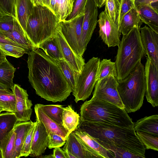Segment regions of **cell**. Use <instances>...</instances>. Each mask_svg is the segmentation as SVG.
I'll list each match as a JSON object with an SVG mask.
<instances>
[{
    "label": "cell",
    "instance_id": "83f0119b",
    "mask_svg": "<svg viewBox=\"0 0 158 158\" xmlns=\"http://www.w3.org/2000/svg\"><path fill=\"white\" fill-rule=\"evenodd\" d=\"M15 70L16 69L7 59L0 65V83L12 91L14 85L13 79Z\"/></svg>",
    "mask_w": 158,
    "mask_h": 158
},
{
    "label": "cell",
    "instance_id": "f35d334b",
    "mask_svg": "<svg viewBox=\"0 0 158 158\" xmlns=\"http://www.w3.org/2000/svg\"><path fill=\"white\" fill-rule=\"evenodd\" d=\"M0 105L3 111L14 112L15 110V100L14 94H1L0 95Z\"/></svg>",
    "mask_w": 158,
    "mask_h": 158
},
{
    "label": "cell",
    "instance_id": "5bb4252c",
    "mask_svg": "<svg viewBox=\"0 0 158 158\" xmlns=\"http://www.w3.org/2000/svg\"><path fill=\"white\" fill-rule=\"evenodd\" d=\"M63 149L73 155L76 158H102L85 144L73 131L69 135Z\"/></svg>",
    "mask_w": 158,
    "mask_h": 158
},
{
    "label": "cell",
    "instance_id": "8992f818",
    "mask_svg": "<svg viewBox=\"0 0 158 158\" xmlns=\"http://www.w3.org/2000/svg\"><path fill=\"white\" fill-rule=\"evenodd\" d=\"M117 81L118 91L125 110L130 113L139 110L146 92L144 66L141 61L126 77Z\"/></svg>",
    "mask_w": 158,
    "mask_h": 158
},
{
    "label": "cell",
    "instance_id": "7402d4cb",
    "mask_svg": "<svg viewBox=\"0 0 158 158\" xmlns=\"http://www.w3.org/2000/svg\"><path fill=\"white\" fill-rule=\"evenodd\" d=\"M34 122L31 121L19 122L15 124L14 129L16 133L15 152L13 158L20 157V152L26 137Z\"/></svg>",
    "mask_w": 158,
    "mask_h": 158
},
{
    "label": "cell",
    "instance_id": "30bf717a",
    "mask_svg": "<svg viewBox=\"0 0 158 158\" xmlns=\"http://www.w3.org/2000/svg\"><path fill=\"white\" fill-rule=\"evenodd\" d=\"M98 22L99 35L102 41L108 47L118 46L121 34L118 26L110 18L105 9L99 14Z\"/></svg>",
    "mask_w": 158,
    "mask_h": 158
},
{
    "label": "cell",
    "instance_id": "4316f807",
    "mask_svg": "<svg viewBox=\"0 0 158 158\" xmlns=\"http://www.w3.org/2000/svg\"><path fill=\"white\" fill-rule=\"evenodd\" d=\"M80 116L71 105L64 107L62 114V125L70 133L77 128L80 122Z\"/></svg>",
    "mask_w": 158,
    "mask_h": 158
},
{
    "label": "cell",
    "instance_id": "f907efd6",
    "mask_svg": "<svg viewBox=\"0 0 158 158\" xmlns=\"http://www.w3.org/2000/svg\"><path fill=\"white\" fill-rule=\"evenodd\" d=\"M65 154V156L66 157V158H76L75 156H74L73 155L69 153V152L64 151Z\"/></svg>",
    "mask_w": 158,
    "mask_h": 158
},
{
    "label": "cell",
    "instance_id": "11a10c76",
    "mask_svg": "<svg viewBox=\"0 0 158 158\" xmlns=\"http://www.w3.org/2000/svg\"><path fill=\"white\" fill-rule=\"evenodd\" d=\"M132 1H134V2H135V0H131Z\"/></svg>",
    "mask_w": 158,
    "mask_h": 158
},
{
    "label": "cell",
    "instance_id": "2e32d148",
    "mask_svg": "<svg viewBox=\"0 0 158 158\" xmlns=\"http://www.w3.org/2000/svg\"><path fill=\"white\" fill-rule=\"evenodd\" d=\"M56 36L64 60L75 72L80 73L85 64V60L69 45L60 31L59 24Z\"/></svg>",
    "mask_w": 158,
    "mask_h": 158
},
{
    "label": "cell",
    "instance_id": "9a60e30c",
    "mask_svg": "<svg viewBox=\"0 0 158 158\" xmlns=\"http://www.w3.org/2000/svg\"><path fill=\"white\" fill-rule=\"evenodd\" d=\"M142 43L145 55L158 68V33L146 25L140 28Z\"/></svg>",
    "mask_w": 158,
    "mask_h": 158
},
{
    "label": "cell",
    "instance_id": "f546056e",
    "mask_svg": "<svg viewBox=\"0 0 158 158\" xmlns=\"http://www.w3.org/2000/svg\"><path fill=\"white\" fill-rule=\"evenodd\" d=\"M16 136L14 128L2 140L0 143L2 158H13Z\"/></svg>",
    "mask_w": 158,
    "mask_h": 158
},
{
    "label": "cell",
    "instance_id": "681fc988",
    "mask_svg": "<svg viewBox=\"0 0 158 158\" xmlns=\"http://www.w3.org/2000/svg\"><path fill=\"white\" fill-rule=\"evenodd\" d=\"M1 94L13 95L14 94L12 91L10 89L8 90L0 89V95Z\"/></svg>",
    "mask_w": 158,
    "mask_h": 158
},
{
    "label": "cell",
    "instance_id": "d590c367",
    "mask_svg": "<svg viewBox=\"0 0 158 158\" xmlns=\"http://www.w3.org/2000/svg\"><path fill=\"white\" fill-rule=\"evenodd\" d=\"M121 2V0H105V9L110 18L116 23L119 15Z\"/></svg>",
    "mask_w": 158,
    "mask_h": 158
},
{
    "label": "cell",
    "instance_id": "7dc6e473",
    "mask_svg": "<svg viewBox=\"0 0 158 158\" xmlns=\"http://www.w3.org/2000/svg\"><path fill=\"white\" fill-rule=\"evenodd\" d=\"M98 7L100 8L105 5V0H93Z\"/></svg>",
    "mask_w": 158,
    "mask_h": 158
},
{
    "label": "cell",
    "instance_id": "277c9868",
    "mask_svg": "<svg viewBox=\"0 0 158 158\" xmlns=\"http://www.w3.org/2000/svg\"><path fill=\"white\" fill-rule=\"evenodd\" d=\"M60 21L47 7L34 6L28 19L25 32L32 49L39 48L43 42L56 35Z\"/></svg>",
    "mask_w": 158,
    "mask_h": 158
},
{
    "label": "cell",
    "instance_id": "9c48e42d",
    "mask_svg": "<svg viewBox=\"0 0 158 158\" xmlns=\"http://www.w3.org/2000/svg\"><path fill=\"white\" fill-rule=\"evenodd\" d=\"M118 81L114 76L97 81L92 97L110 103L122 108L124 106L117 89Z\"/></svg>",
    "mask_w": 158,
    "mask_h": 158
},
{
    "label": "cell",
    "instance_id": "3957f363",
    "mask_svg": "<svg viewBox=\"0 0 158 158\" xmlns=\"http://www.w3.org/2000/svg\"><path fill=\"white\" fill-rule=\"evenodd\" d=\"M80 120L103 123L122 127H133L134 123L128 113L110 103L92 97L80 108Z\"/></svg>",
    "mask_w": 158,
    "mask_h": 158
},
{
    "label": "cell",
    "instance_id": "bcb514c9",
    "mask_svg": "<svg viewBox=\"0 0 158 158\" xmlns=\"http://www.w3.org/2000/svg\"><path fill=\"white\" fill-rule=\"evenodd\" d=\"M0 43H6V44H11L12 45H13L14 46L19 47H21L22 48H24L23 47H22L21 45H19V44L15 42L12 40L9 39L8 38L6 37L0 31Z\"/></svg>",
    "mask_w": 158,
    "mask_h": 158
},
{
    "label": "cell",
    "instance_id": "836d02e7",
    "mask_svg": "<svg viewBox=\"0 0 158 158\" xmlns=\"http://www.w3.org/2000/svg\"><path fill=\"white\" fill-rule=\"evenodd\" d=\"M136 133L146 149L158 151V136L139 131Z\"/></svg>",
    "mask_w": 158,
    "mask_h": 158
},
{
    "label": "cell",
    "instance_id": "d6a6232c",
    "mask_svg": "<svg viewBox=\"0 0 158 158\" xmlns=\"http://www.w3.org/2000/svg\"><path fill=\"white\" fill-rule=\"evenodd\" d=\"M43 111L52 119L57 123L62 124V114L64 107L60 105H46L38 104Z\"/></svg>",
    "mask_w": 158,
    "mask_h": 158
},
{
    "label": "cell",
    "instance_id": "7c38bea8",
    "mask_svg": "<svg viewBox=\"0 0 158 158\" xmlns=\"http://www.w3.org/2000/svg\"><path fill=\"white\" fill-rule=\"evenodd\" d=\"M147 100L153 107L158 106V68L148 57L144 67Z\"/></svg>",
    "mask_w": 158,
    "mask_h": 158
},
{
    "label": "cell",
    "instance_id": "7bdbcfd3",
    "mask_svg": "<svg viewBox=\"0 0 158 158\" xmlns=\"http://www.w3.org/2000/svg\"><path fill=\"white\" fill-rule=\"evenodd\" d=\"M48 135L49 142L48 147L49 149L60 147L65 143L66 140L57 134L51 132Z\"/></svg>",
    "mask_w": 158,
    "mask_h": 158
},
{
    "label": "cell",
    "instance_id": "74e56055",
    "mask_svg": "<svg viewBox=\"0 0 158 158\" xmlns=\"http://www.w3.org/2000/svg\"><path fill=\"white\" fill-rule=\"evenodd\" d=\"M36 121L34 122L25 139L20 152V157H27L31 154V144Z\"/></svg>",
    "mask_w": 158,
    "mask_h": 158
},
{
    "label": "cell",
    "instance_id": "603a6c76",
    "mask_svg": "<svg viewBox=\"0 0 158 158\" xmlns=\"http://www.w3.org/2000/svg\"><path fill=\"white\" fill-rule=\"evenodd\" d=\"M133 128L135 132L139 131L158 136V115L145 116L134 123Z\"/></svg>",
    "mask_w": 158,
    "mask_h": 158
},
{
    "label": "cell",
    "instance_id": "6da1fadb",
    "mask_svg": "<svg viewBox=\"0 0 158 158\" xmlns=\"http://www.w3.org/2000/svg\"><path fill=\"white\" fill-rule=\"evenodd\" d=\"M28 54V77L36 94L53 102L65 101L72 90L55 61L40 48Z\"/></svg>",
    "mask_w": 158,
    "mask_h": 158
},
{
    "label": "cell",
    "instance_id": "4fadbf2b",
    "mask_svg": "<svg viewBox=\"0 0 158 158\" xmlns=\"http://www.w3.org/2000/svg\"><path fill=\"white\" fill-rule=\"evenodd\" d=\"M12 91L15 100V110L14 112L18 121L27 122L30 120L32 112L33 105L28 98L27 90L18 84H14Z\"/></svg>",
    "mask_w": 158,
    "mask_h": 158
},
{
    "label": "cell",
    "instance_id": "f1b7e54d",
    "mask_svg": "<svg viewBox=\"0 0 158 158\" xmlns=\"http://www.w3.org/2000/svg\"><path fill=\"white\" fill-rule=\"evenodd\" d=\"M18 121L14 112L0 113V143L4 137L14 127Z\"/></svg>",
    "mask_w": 158,
    "mask_h": 158
},
{
    "label": "cell",
    "instance_id": "d6986e66",
    "mask_svg": "<svg viewBox=\"0 0 158 158\" xmlns=\"http://www.w3.org/2000/svg\"><path fill=\"white\" fill-rule=\"evenodd\" d=\"M135 8L142 22L158 33V9L148 5L138 6Z\"/></svg>",
    "mask_w": 158,
    "mask_h": 158
},
{
    "label": "cell",
    "instance_id": "e0dca14e",
    "mask_svg": "<svg viewBox=\"0 0 158 158\" xmlns=\"http://www.w3.org/2000/svg\"><path fill=\"white\" fill-rule=\"evenodd\" d=\"M36 121L30 154L33 156H39L44 153L49 142L48 135L44 125L41 121L37 119Z\"/></svg>",
    "mask_w": 158,
    "mask_h": 158
},
{
    "label": "cell",
    "instance_id": "c3c4849f",
    "mask_svg": "<svg viewBox=\"0 0 158 158\" xmlns=\"http://www.w3.org/2000/svg\"><path fill=\"white\" fill-rule=\"evenodd\" d=\"M6 56L0 49V65L6 59Z\"/></svg>",
    "mask_w": 158,
    "mask_h": 158
},
{
    "label": "cell",
    "instance_id": "db71d44e",
    "mask_svg": "<svg viewBox=\"0 0 158 158\" xmlns=\"http://www.w3.org/2000/svg\"><path fill=\"white\" fill-rule=\"evenodd\" d=\"M2 111H3V108L0 105V113Z\"/></svg>",
    "mask_w": 158,
    "mask_h": 158
},
{
    "label": "cell",
    "instance_id": "b9f144b4",
    "mask_svg": "<svg viewBox=\"0 0 158 158\" xmlns=\"http://www.w3.org/2000/svg\"><path fill=\"white\" fill-rule=\"evenodd\" d=\"M17 20L10 16L0 18V31H6L13 29Z\"/></svg>",
    "mask_w": 158,
    "mask_h": 158
},
{
    "label": "cell",
    "instance_id": "ee69618b",
    "mask_svg": "<svg viewBox=\"0 0 158 158\" xmlns=\"http://www.w3.org/2000/svg\"><path fill=\"white\" fill-rule=\"evenodd\" d=\"M158 0H135L134 2L135 7L145 5H151L158 8Z\"/></svg>",
    "mask_w": 158,
    "mask_h": 158
},
{
    "label": "cell",
    "instance_id": "816d5d0a",
    "mask_svg": "<svg viewBox=\"0 0 158 158\" xmlns=\"http://www.w3.org/2000/svg\"><path fill=\"white\" fill-rule=\"evenodd\" d=\"M0 89L3 90H8L10 89L5 85L0 83Z\"/></svg>",
    "mask_w": 158,
    "mask_h": 158
},
{
    "label": "cell",
    "instance_id": "7a4b0ae2",
    "mask_svg": "<svg viewBox=\"0 0 158 158\" xmlns=\"http://www.w3.org/2000/svg\"><path fill=\"white\" fill-rule=\"evenodd\" d=\"M76 129L85 132L105 149L113 152L114 158H123L127 151L145 158L146 148L133 127H122L80 120Z\"/></svg>",
    "mask_w": 158,
    "mask_h": 158
},
{
    "label": "cell",
    "instance_id": "ffe728a7",
    "mask_svg": "<svg viewBox=\"0 0 158 158\" xmlns=\"http://www.w3.org/2000/svg\"><path fill=\"white\" fill-rule=\"evenodd\" d=\"M16 19L25 34L28 19L35 5L32 0H15Z\"/></svg>",
    "mask_w": 158,
    "mask_h": 158
},
{
    "label": "cell",
    "instance_id": "ac0fdd59",
    "mask_svg": "<svg viewBox=\"0 0 158 158\" xmlns=\"http://www.w3.org/2000/svg\"><path fill=\"white\" fill-rule=\"evenodd\" d=\"M34 110L36 119L43 123L48 135L50 132H54L66 140L70 133L62 124L57 123L52 119L41 109L38 104L35 105Z\"/></svg>",
    "mask_w": 158,
    "mask_h": 158
},
{
    "label": "cell",
    "instance_id": "f5cc1de1",
    "mask_svg": "<svg viewBox=\"0 0 158 158\" xmlns=\"http://www.w3.org/2000/svg\"><path fill=\"white\" fill-rule=\"evenodd\" d=\"M0 158H2V155L1 146L0 143Z\"/></svg>",
    "mask_w": 158,
    "mask_h": 158
},
{
    "label": "cell",
    "instance_id": "5b68a950",
    "mask_svg": "<svg viewBox=\"0 0 158 158\" xmlns=\"http://www.w3.org/2000/svg\"><path fill=\"white\" fill-rule=\"evenodd\" d=\"M115 62L117 72L116 79L126 77L145 55L140 37V28L135 27L123 35L118 46Z\"/></svg>",
    "mask_w": 158,
    "mask_h": 158
},
{
    "label": "cell",
    "instance_id": "ab89813d",
    "mask_svg": "<svg viewBox=\"0 0 158 158\" xmlns=\"http://www.w3.org/2000/svg\"><path fill=\"white\" fill-rule=\"evenodd\" d=\"M72 12L66 20L72 19L80 15H84L85 6L88 0H73Z\"/></svg>",
    "mask_w": 158,
    "mask_h": 158
},
{
    "label": "cell",
    "instance_id": "e575fe53",
    "mask_svg": "<svg viewBox=\"0 0 158 158\" xmlns=\"http://www.w3.org/2000/svg\"><path fill=\"white\" fill-rule=\"evenodd\" d=\"M0 49L6 56L16 58L22 56L24 53L29 52L25 49L9 44L0 43Z\"/></svg>",
    "mask_w": 158,
    "mask_h": 158
},
{
    "label": "cell",
    "instance_id": "1f68e13d",
    "mask_svg": "<svg viewBox=\"0 0 158 158\" xmlns=\"http://www.w3.org/2000/svg\"><path fill=\"white\" fill-rule=\"evenodd\" d=\"M55 62L71 86L73 91L75 88L79 73L75 72L64 59L57 60Z\"/></svg>",
    "mask_w": 158,
    "mask_h": 158
},
{
    "label": "cell",
    "instance_id": "f6af8a7d",
    "mask_svg": "<svg viewBox=\"0 0 158 158\" xmlns=\"http://www.w3.org/2000/svg\"><path fill=\"white\" fill-rule=\"evenodd\" d=\"M53 158H66L64 151L60 147L54 148L52 154Z\"/></svg>",
    "mask_w": 158,
    "mask_h": 158
},
{
    "label": "cell",
    "instance_id": "60d3db41",
    "mask_svg": "<svg viewBox=\"0 0 158 158\" xmlns=\"http://www.w3.org/2000/svg\"><path fill=\"white\" fill-rule=\"evenodd\" d=\"M134 8H135L134 2L131 0H121L119 15L116 23L118 27L124 15Z\"/></svg>",
    "mask_w": 158,
    "mask_h": 158
},
{
    "label": "cell",
    "instance_id": "52a82bcc",
    "mask_svg": "<svg viewBox=\"0 0 158 158\" xmlns=\"http://www.w3.org/2000/svg\"><path fill=\"white\" fill-rule=\"evenodd\" d=\"M100 60L98 57H93L85 63L81 72L78 73L75 86L72 92L76 103L84 101L91 95L97 81Z\"/></svg>",
    "mask_w": 158,
    "mask_h": 158
},
{
    "label": "cell",
    "instance_id": "8d00e7d4",
    "mask_svg": "<svg viewBox=\"0 0 158 158\" xmlns=\"http://www.w3.org/2000/svg\"><path fill=\"white\" fill-rule=\"evenodd\" d=\"M6 16L16 19L15 0H0V18Z\"/></svg>",
    "mask_w": 158,
    "mask_h": 158
},
{
    "label": "cell",
    "instance_id": "ba28073f",
    "mask_svg": "<svg viewBox=\"0 0 158 158\" xmlns=\"http://www.w3.org/2000/svg\"><path fill=\"white\" fill-rule=\"evenodd\" d=\"M84 15H80L69 20H61L59 23L60 29L64 39L72 49L81 56L84 54L81 45Z\"/></svg>",
    "mask_w": 158,
    "mask_h": 158
},
{
    "label": "cell",
    "instance_id": "cb8c5ba5",
    "mask_svg": "<svg viewBox=\"0 0 158 158\" xmlns=\"http://www.w3.org/2000/svg\"><path fill=\"white\" fill-rule=\"evenodd\" d=\"M1 32L6 37L21 45L29 52L32 49L31 44L27 38L17 20L13 29Z\"/></svg>",
    "mask_w": 158,
    "mask_h": 158
},
{
    "label": "cell",
    "instance_id": "484cf974",
    "mask_svg": "<svg viewBox=\"0 0 158 158\" xmlns=\"http://www.w3.org/2000/svg\"><path fill=\"white\" fill-rule=\"evenodd\" d=\"M39 48L55 61L64 59L56 36L43 42Z\"/></svg>",
    "mask_w": 158,
    "mask_h": 158
},
{
    "label": "cell",
    "instance_id": "44dd1931",
    "mask_svg": "<svg viewBox=\"0 0 158 158\" xmlns=\"http://www.w3.org/2000/svg\"><path fill=\"white\" fill-rule=\"evenodd\" d=\"M143 23L135 8L131 9L123 17L118 26V30L125 35L135 27L140 28Z\"/></svg>",
    "mask_w": 158,
    "mask_h": 158
},
{
    "label": "cell",
    "instance_id": "8fae6325",
    "mask_svg": "<svg viewBox=\"0 0 158 158\" xmlns=\"http://www.w3.org/2000/svg\"><path fill=\"white\" fill-rule=\"evenodd\" d=\"M98 7L93 0H87L85 9L81 35V45L83 53L98 22Z\"/></svg>",
    "mask_w": 158,
    "mask_h": 158
},
{
    "label": "cell",
    "instance_id": "d4e9b609",
    "mask_svg": "<svg viewBox=\"0 0 158 158\" xmlns=\"http://www.w3.org/2000/svg\"><path fill=\"white\" fill-rule=\"evenodd\" d=\"M73 132L80 139L100 155L102 158L110 157V151L102 146L93 137L85 132L76 128Z\"/></svg>",
    "mask_w": 158,
    "mask_h": 158
},
{
    "label": "cell",
    "instance_id": "4dcf8cb0",
    "mask_svg": "<svg viewBox=\"0 0 158 158\" xmlns=\"http://www.w3.org/2000/svg\"><path fill=\"white\" fill-rule=\"evenodd\" d=\"M111 76H114L116 78L117 76L115 62H112L110 59H104L100 60L97 76V81Z\"/></svg>",
    "mask_w": 158,
    "mask_h": 158
}]
</instances>
